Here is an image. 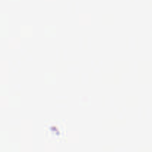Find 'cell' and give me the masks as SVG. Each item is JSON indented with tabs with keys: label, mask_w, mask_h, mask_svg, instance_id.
<instances>
[]
</instances>
